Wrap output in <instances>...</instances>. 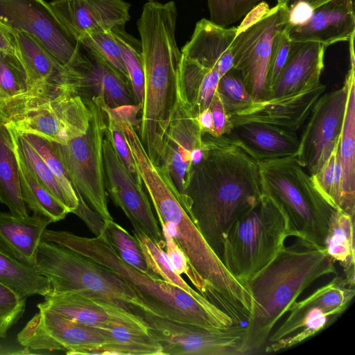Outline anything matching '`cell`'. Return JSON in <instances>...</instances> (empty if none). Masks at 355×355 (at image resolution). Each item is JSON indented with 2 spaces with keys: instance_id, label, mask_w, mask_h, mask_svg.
<instances>
[{
  "instance_id": "9c48e42d",
  "label": "cell",
  "mask_w": 355,
  "mask_h": 355,
  "mask_svg": "<svg viewBox=\"0 0 355 355\" xmlns=\"http://www.w3.org/2000/svg\"><path fill=\"white\" fill-rule=\"evenodd\" d=\"M91 111L89 125L82 136L62 144L52 141L75 188L103 221L113 220L107 207L103 156L107 115L101 96L85 101Z\"/></svg>"
},
{
  "instance_id": "8992f818",
  "label": "cell",
  "mask_w": 355,
  "mask_h": 355,
  "mask_svg": "<svg viewBox=\"0 0 355 355\" xmlns=\"http://www.w3.org/2000/svg\"><path fill=\"white\" fill-rule=\"evenodd\" d=\"M262 193L285 216L288 236L324 248L331 219L336 211L296 156L259 162Z\"/></svg>"
},
{
  "instance_id": "c3c4849f",
  "label": "cell",
  "mask_w": 355,
  "mask_h": 355,
  "mask_svg": "<svg viewBox=\"0 0 355 355\" xmlns=\"http://www.w3.org/2000/svg\"><path fill=\"white\" fill-rule=\"evenodd\" d=\"M338 144L339 141L318 172L315 175H311L320 191L333 207L335 166L338 156Z\"/></svg>"
},
{
  "instance_id": "6da1fadb",
  "label": "cell",
  "mask_w": 355,
  "mask_h": 355,
  "mask_svg": "<svg viewBox=\"0 0 355 355\" xmlns=\"http://www.w3.org/2000/svg\"><path fill=\"white\" fill-rule=\"evenodd\" d=\"M205 154L193 168L182 206L222 261L231 225L262 196L259 162L225 135L202 132Z\"/></svg>"
},
{
  "instance_id": "7a4b0ae2",
  "label": "cell",
  "mask_w": 355,
  "mask_h": 355,
  "mask_svg": "<svg viewBox=\"0 0 355 355\" xmlns=\"http://www.w3.org/2000/svg\"><path fill=\"white\" fill-rule=\"evenodd\" d=\"M125 134L159 223L168 230L184 253L192 270L206 283L208 300L226 313L234 325L247 322L252 299L246 285L227 270L209 247L158 166L149 159L135 128L127 126Z\"/></svg>"
},
{
  "instance_id": "f35d334b",
  "label": "cell",
  "mask_w": 355,
  "mask_h": 355,
  "mask_svg": "<svg viewBox=\"0 0 355 355\" xmlns=\"http://www.w3.org/2000/svg\"><path fill=\"white\" fill-rule=\"evenodd\" d=\"M104 235L119 255L127 264L146 274H155L148 267L136 238L120 225L110 220L104 221Z\"/></svg>"
},
{
  "instance_id": "ee69618b",
  "label": "cell",
  "mask_w": 355,
  "mask_h": 355,
  "mask_svg": "<svg viewBox=\"0 0 355 355\" xmlns=\"http://www.w3.org/2000/svg\"><path fill=\"white\" fill-rule=\"evenodd\" d=\"M115 29L89 34L79 44L85 50L100 55L129 80Z\"/></svg>"
},
{
  "instance_id": "277c9868",
  "label": "cell",
  "mask_w": 355,
  "mask_h": 355,
  "mask_svg": "<svg viewBox=\"0 0 355 355\" xmlns=\"http://www.w3.org/2000/svg\"><path fill=\"white\" fill-rule=\"evenodd\" d=\"M337 275L325 248L302 239L284 246L272 261L245 283L252 306L241 355L260 354L275 324L315 281Z\"/></svg>"
},
{
  "instance_id": "4316f807",
  "label": "cell",
  "mask_w": 355,
  "mask_h": 355,
  "mask_svg": "<svg viewBox=\"0 0 355 355\" xmlns=\"http://www.w3.org/2000/svg\"><path fill=\"white\" fill-rule=\"evenodd\" d=\"M236 33L237 27H223L203 18L196 24L191 39L181 50L182 55L216 69L222 76L233 67L230 46Z\"/></svg>"
},
{
  "instance_id": "44dd1931",
  "label": "cell",
  "mask_w": 355,
  "mask_h": 355,
  "mask_svg": "<svg viewBox=\"0 0 355 355\" xmlns=\"http://www.w3.org/2000/svg\"><path fill=\"white\" fill-rule=\"evenodd\" d=\"M325 90L326 86L320 83L293 94L255 101L243 112L231 116V125L252 121L297 133Z\"/></svg>"
},
{
  "instance_id": "836d02e7",
  "label": "cell",
  "mask_w": 355,
  "mask_h": 355,
  "mask_svg": "<svg viewBox=\"0 0 355 355\" xmlns=\"http://www.w3.org/2000/svg\"><path fill=\"white\" fill-rule=\"evenodd\" d=\"M100 329L107 339L100 354L162 355L160 345L148 331L123 324H112Z\"/></svg>"
},
{
  "instance_id": "680465c9",
  "label": "cell",
  "mask_w": 355,
  "mask_h": 355,
  "mask_svg": "<svg viewBox=\"0 0 355 355\" xmlns=\"http://www.w3.org/2000/svg\"><path fill=\"white\" fill-rule=\"evenodd\" d=\"M279 4H286L288 0H277Z\"/></svg>"
},
{
  "instance_id": "7dc6e473",
  "label": "cell",
  "mask_w": 355,
  "mask_h": 355,
  "mask_svg": "<svg viewBox=\"0 0 355 355\" xmlns=\"http://www.w3.org/2000/svg\"><path fill=\"white\" fill-rule=\"evenodd\" d=\"M291 45V40L285 26L275 35L272 42L266 80L268 92L267 99H268L276 80L286 64Z\"/></svg>"
},
{
  "instance_id": "9a60e30c",
  "label": "cell",
  "mask_w": 355,
  "mask_h": 355,
  "mask_svg": "<svg viewBox=\"0 0 355 355\" xmlns=\"http://www.w3.org/2000/svg\"><path fill=\"white\" fill-rule=\"evenodd\" d=\"M202 132L179 93L175 109L164 134L159 169L181 205L193 166L203 157Z\"/></svg>"
},
{
  "instance_id": "9f6ffc18",
  "label": "cell",
  "mask_w": 355,
  "mask_h": 355,
  "mask_svg": "<svg viewBox=\"0 0 355 355\" xmlns=\"http://www.w3.org/2000/svg\"><path fill=\"white\" fill-rule=\"evenodd\" d=\"M303 1L309 3L314 9L331 0H288L286 3V6L288 8H290L292 5H293L295 3Z\"/></svg>"
},
{
  "instance_id": "f546056e",
  "label": "cell",
  "mask_w": 355,
  "mask_h": 355,
  "mask_svg": "<svg viewBox=\"0 0 355 355\" xmlns=\"http://www.w3.org/2000/svg\"><path fill=\"white\" fill-rule=\"evenodd\" d=\"M341 166L342 211L355 214V76L351 79L338 144Z\"/></svg>"
},
{
  "instance_id": "60d3db41",
  "label": "cell",
  "mask_w": 355,
  "mask_h": 355,
  "mask_svg": "<svg viewBox=\"0 0 355 355\" xmlns=\"http://www.w3.org/2000/svg\"><path fill=\"white\" fill-rule=\"evenodd\" d=\"M101 98L102 107L107 115V129L113 147L135 180L143 186L124 131V121L128 114V108L125 106L110 108Z\"/></svg>"
},
{
  "instance_id": "d4e9b609",
  "label": "cell",
  "mask_w": 355,
  "mask_h": 355,
  "mask_svg": "<svg viewBox=\"0 0 355 355\" xmlns=\"http://www.w3.org/2000/svg\"><path fill=\"white\" fill-rule=\"evenodd\" d=\"M326 48L318 42L291 41L287 60L268 99L293 94L320 83Z\"/></svg>"
},
{
  "instance_id": "e0dca14e",
  "label": "cell",
  "mask_w": 355,
  "mask_h": 355,
  "mask_svg": "<svg viewBox=\"0 0 355 355\" xmlns=\"http://www.w3.org/2000/svg\"><path fill=\"white\" fill-rule=\"evenodd\" d=\"M91 115L87 103L73 91L67 89L27 109L9 123L21 132L37 135L64 144L87 132Z\"/></svg>"
},
{
  "instance_id": "816d5d0a",
  "label": "cell",
  "mask_w": 355,
  "mask_h": 355,
  "mask_svg": "<svg viewBox=\"0 0 355 355\" xmlns=\"http://www.w3.org/2000/svg\"><path fill=\"white\" fill-rule=\"evenodd\" d=\"M314 8L307 2L300 1L288 8V26H302L307 24L311 19Z\"/></svg>"
},
{
  "instance_id": "f907efd6",
  "label": "cell",
  "mask_w": 355,
  "mask_h": 355,
  "mask_svg": "<svg viewBox=\"0 0 355 355\" xmlns=\"http://www.w3.org/2000/svg\"><path fill=\"white\" fill-rule=\"evenodd\" d=\"M78 198V205L73 214L78 216L88 226L96 236L104 234V221L100 216L92 211L85 203L80 193L76 191Z\"/></svg>"
},
{
  "instance_id": "6f0895ef",
  "label": "cell",
  "mask_w": 355,
  "mask_h": 355,
  "mask_svg": "<svg viewBox=\"0 0 355 355\" xmlns=\"http://www.w3.org/2000/svg\"><path fill=\"white\" fill-rule=\"evenodd\" d=\"M0 122L1 123H9V121L6 115L3 101L1 99V92H0Z\"/></svg>"
},
{
  "instance_id": "db71d44e",
  "label": "cell",
  "mask_w": 355,
  "mask_h": 355,
  "mask_svg": "<svg viewBox=\"0 0 355 355\" xmlns=\"http://www.w3.org/2000/svg\"><path fill=\"white\" fill-rule=\"evenodd\" d=\"M0 51L16 53L14 33L0 21Z\"/></svg>"
},
{
  "instance_id": "f6af8a7d",
  "label": "cell",
  "mask_w": 355,
  "mask_h": 355,
  "mask_svg": "<svg viewBox=\"0 0 355 355\" xmlns=\"http://www.w3.org/2000/svg\"><path fill=\"white\" fill-rule=\"evenodd\" d=\"M266 0H207L209 20L227 27L243 18L252 9Z\"/></svg>"
},
{
  "instance_id": "f1b7e54d",
  "label": "cell",
  "mask_w": 355,
  "mask_h": 355,
  "mask_svg": "<svg viewBox=\"0 0 355 355\" xmlns=\"http://www.w3.org/2000/svg\"><path fill=\"white\" fill-rule=\"evenodd\" d=\"M220 77L216 69L207 68L182 55L178 93L195 118L209 107Z\"/></svg>"
},
{
  "instance_id": "ffe728a7",
  "label": "cell",
  "mask_w": 355,
  "mask_h": 355,
  "mask_svg": "<svg viewBox=\"0 0 355 355\" xmlns=\"http://www.w3.org/2000/svg\"><path fill=\"white\" fill-rule=\"evenodd\" d=\"M49 4L58 21L78 43L85 36L125 27L130 4L124 0H53Z\"/></svg>"
},
{
  "instance_id": "d6986e66",
  "label": "cell",
  "mask_w": 355,
  "mask_h": 355,
  "mask_svg": "<svg viewBox=\"0 0 355 355\" xmlns=\"http://www.w3.org/2000/svg\"><path fill=\"white\" fill-rule=\"evenodd\" d=\"M14 37L17 55L28 78L29 92L25 110L64 89L74 90L80 76L77 69L63 65L30 34L18 31Z\"/></svg>"
},
{
  "instance_id": "8d00e7d4",
  "label": "cell",
  "mask_w": 355,
  "mask_h": 355,
  "mask_svg": "<svg viewBox=\"0 0 355 355\" xmlns=\"http://www.w3.org/2000/svg\"><path fill=\"white\" fill-rule=\"evenodd\" d=\"M8 124L12 132L17 157L26 169L40 184L68 209L69 213H73L77 207L69 198L43 159L21 133L9 123Z\"/></svg>"
},
{
  "instance_id": "5bb4252c",
  "label": "cell",
  "mask_w": 355,
  "mask_h": 355,
  "mask_svg": "<svg viewBox=\"0 0 355 355\" xmlns=\"http://www.w3.org/2000/svg\"><path fill=\"white\" fill-rule=\"evenodd\" d=\"M286 4L277 3L257 22L236 34L231 46L233 68L241 74L244 86L256 101L268 96L267 75L272 42L288 20Z\"/></svg>"
},
{
  "instance_id": "d6a6232c",
  "label": "cell",
  "mask_w": 355,
  "mask_h": 355,
  "mask_svg": "<svg viewBox=\"0 0 355 355\" xmlns=\"http://www.w3.org/2000/svg\"><path fill=\"white\" fill-rule=\"evenodd\" d=\"M354 218L337 209L334 212L325 239L324 248L329 257L343 268L345 281L354 287Z\"/></svg>"
},
{
  "instance_id": "603a6c76",
  "label": "cell",
  "mask_w": 355,
  "mask_h": 355,
  "mask_svg": "<svg viewBox=\"0 0 355 355\" xmlns=\"http://www.w3.org/2000/svg\"><path fill=\"white\" fill-rule=\"evenodd\" d=\"M286 28L292 42H313L327 47L349 41L355 33L353 0H331L313 10L309 21L302 26Z\"/></svg>"
},
{
  "instance_id": "7402d4cb",
  "label": "cell",
  "mask_w": 355,
  "mask_h": 355,
  "mask_svg": "<svg viewBox=\"0 0 355 355\" xmlns=\"http://www.w3.org/2000/svg\"><path fill=\"white\" fill-rule=\"evenodd\" d=\"M37 306L38 309H50L69 319L95 328L123 324L148 331L147 325L141 316L77 292H51L44 296V301Z\"/></svg>"
},
{
  "instance_id": "8fae6325",
  "label": "cell",
  "mask_w": 355,
  "mask_h": 355,
  "mask_svg": "<svg viewBox=\"0 0 355 355\" xmlns=\"http://www.w3.org/2000/svg\"><path fill=\"white\" fill-rule=\"evenodd\" d=\"M353 46H349L350 68L343 85L320 96L303 126L296 159L311 175L318 172L340 139L349 83L355 76Z\"/></svg>"
},
{
  "instance_id": "5b68a950",
  "label": "cell",
  "mask_w": 355,
  "mask_h": 355,
  "mask_svg": "<svg viewBox=\"0 0 355 355\" xmlns=\"http://www.w3.org/2000/svg\"><path fill=\"white\" fill-rule=\"evenodd\" d=\"M43 239L66 248L96 263L128 285L147 311L172 320L208 327L234 325L223 311L211 310L179 287L156 274H146L125 263L105 235L88 238L67 231L46 230Z\"/></svg>"
},
{
  "instance_id": "d590c367",
  "label": "cell",
  "mask_w": 355,
  "mask_h": 355,
  "mask_svg": "<svg viewBox=\"0 0 355 355\" xmlns=\"http://www.w3.org/2000/svg\"><path fill=\"white\" fill-rule=\"evenodd\" d=\"M0 282L26 298L33 295L44 297L52 292L46 277L1 250Z\"/></svg>"
},
{
  "instance_id": "7bdbcfd3",
  "label": "cell",
  "mask_w": 355,
  "mask_h": 355,
  "mask_svg": "<svg viewBox=\"0 0 355 355\" xmlns=\"http://www.w3.org/2000/svg\"><path fill=\"white\" fill-rule=\"evenodd\" d=\"M19 132L43 159L73 204L78 207V198L75 188L63 164L57 155L52 142L37 135L27 132Z\"/></svg>"
},
{
  "instance_id": "cb8c5ba5",
  "label": "cell",
  "mask_w": 355,
  "mask_h": 355,
  "mask_svg": "<svg viewBox=\"0 0 355 355\" xmlns=\"http://www.w3.org/2000/svg\"><path fill=\"white\" fill-rule=\"evenodd\" d=\"M224 135L258 162L296 156L300 144L295 132L252 121L232 124Z\"/></svg>"
},
{
  "instance_id": "3957f363",
  "label": "cell",
  "mask_w": 355,
  "mask_h": 355,
  "mask_svg": "<svg viewBox=\"0 0 355 355\" xmlns=\"http://www.w3.org/2000/svg\"><path fill=\"white\" fill-rule=\"evenodd\" d=\"M174 1H148L137 21L144 74V96L139 112L138 136L150 161L159 165L164 134L178 98L182 57L175 30Z\"/></svg>"
},
{
  "instance_id": "83f0119b",
  "label": "cell",
  "mask_w": 355,
  "mask_h": 355,
  "mask_svg": "<svg viewBox=\"0 0 355 355\" xmlns=\"http://www.w3.org/2000/svg\"><path fill=\"white\" fill-rule=\"evenodd\" d=\"M52 221L42 216H21L0 211V250L34 268L44 231Z\"/></svg>"
},
{
  "instance_id": "91938a15",
  "label": "cell",
  "mask_w": 355,
  "mask_h": 355,
  "mask_svg": "<svg viewBox=\"0 0 355 355\" xmlns=\"http://www.w3.org/2000/svg\"><path fill=\"white\" fill-rule=\"evenodd\" d=\"M148 1H155L156 0H148Z\"/></svg>"
},
{
  "instance_id": "ac0fdd59",
  "label": "cell",
  "mask_w": 355,
  "mask_h": 355,
  "mask_svg": "<svg viewBox=\"0 0 355 355\" xmlns=\"http://www.w3.org/2000/svg\"><path fill=\"white\" fill-rule=\"evenodd\" d=\"M105 187L113 202L131 222L163 249L165 241L150 204L148 197L121 161L106 128L103 140Z\"/></svg>"
},
{
  "instance_id": "11a10c76",
  "label": "cell",
  "mask_w": 355,
  "mask_h": 355,
  "mask_svg": "<svg viewBox=\"0 0 355 355\" xmlns=\"http://www.w3.org/2000/svg\"><path fill=\"white\" fill-rule=\"evenodd\" d=\"M196 119L202 132L211 134L213 130V120L209 108L201 112L196 117Z\"/></svg>"
},
{
  "instance_id": "30bf717a",
  "label": "cell",
  "mask_w": 355,
  "mask_h": 355,
  "mask_svg": "<svg viewBox=\"0 0 355 355\" xmlns=\"http://www.w3.org/2000/svg\"><path fill=\"white\" fill-rule=\"evenodd\" d=\"M355 295L354 287L336 277L304 300L295 301L288 316L270 334L263 352L275 353L293 347L312 338L343 313Z\"/></svg>"
},
{
  "instance_id": "f5cc1de1",
  "label": "cell",
  "mask_w": 355,
  "mask_h": 355,
  "mask_svg": "<svg viewBox=\"0 0 355 355\" xmlns=\"http://www.w3.org/2000/svg\"><path fill=\"white\" fill-rule=\"evenodd\" d=\"M270 10L266 1H262L252 9L243 18V20L237 27V33L245 30L260 20Z\"/></svg>"
},
{
  "instance_id": "4fadbf2b",
  "label": "cell",
  "mask_w": 355,
  "mask_h": 355,
  "mask_svg": "<svg viewBox=\"0 0 355 355\" xmlns=\"http://www.w3.org/2000/svg\"><path fill=\"white\" fill-rule=\"evenodd\" d=\"M0 21L13 33L32 35L63 65L80 69L89 64L80 44L67 33L45 0H0Z\"/></svg>"
},
{
  "instance_id": "2e32d148",
  "label": "cell",
  "mask_w": 355,
  "mask_h": 355,
  "mask_svg": "<svg viewBox=\"0 0 355 355\" xmlns=\"http://www.w3.org/2000/svg\"><path fill=\"white\" fill-rule=\"evenodd\" d=\"M26 349L62 351L67 354H99L107 343L100 328L69 319L55 311L39 309L17 336Z\"/></svg>"
},
{
  "instance_id": "7c38bea8",
  "label": "cell",
  "mask_w": 355,
  "mask_h": 355,
  "mask_svg": "<svg viewBox=\"0 0 355 355\" xmlns=\"http://www.w3.org/2000/svg\"><path fill=\"white\" fill-rule=\"evenodd\" d=\"M141 316L162 355H241L245 327L200 326L159 317L143 311Z\"/></svg>"
},
{
  "instance_id": "484cf974",
  "label": "cell",
  "mask_w": 355,
  "mask_h": 355,
  "mask_svg": "<svg viewBox=\"0 0 355 355\" xmlns=\"http://www.w3.org/2000/svg\"><path fill=\"white\" fill-rule=\"evenodd\" d=\"M86 51L89 63L80 71L77 94L84 101L101 96L110 108L137 105L130 81L100 55Z\"/></svg>"
},
{
  "instance_id": "bcb514c9",
  "label": "cell",
  "mask_w": 355,
  "mask_h": 355,
  "mask_svg": "<svg viewBox=\"0 0 355 355\" xmlns=\"http://www.w3.org/2000/svg\"><path fill=\"white\" fill-rule=\"evenodd\" d=\"M26 299L0 282V338H5L9 329L22 317Z\"/></svg>"
},
{
  "instance_id": "b9f144b4",
  "label": "cell",
  "mask_w": 355,
  "mask_h": 355,
  "mask_svg": "<svg viewBox=\"0 0 355 355\" xmlns=\"http://www.w3.org/2000/svg\"><path fill=\"white\" fill-rule=\"evenodd\" d=\"M216 93L229 118L256 101L246 90L240 73L233 67L220 77Z\"/></svg>"
},
{
  "instance_id": "ab89813d",
  "label": "cell",
  "mask_w": 355,
  "mask_h": 355,
  "mask_svg": "<svg viewBox=\"0 0 355 355\" xmlns=\"http://www.w3.org/2000/svg\"><path fill=\"white\" fill-rule=\"evenodd\" d=\"M115 31L136 103L142 106L144 74L140 40L128 33L124 27L117 28Z\"/></svg>"
},
{
  "instance_id": "52a82bcc",
  "label": "cell",
  "mask_w": 355,
  "mask_h": 355,
  "mask_svg": "<svg viewBox=\"0 0 355 355\" xmlns=\"http://www.w3.org/2000/svg\"><path fill=\"white\" fill-rule=\"evenodd\" d=\"M34 268L52 292H77L141 316L147 311L133 290L108 270L66 248L42 239Z\"/></svg>"
},
{
  "instance_id": "74e56055",
  "label": "cell",
  "mask_w": 355,
  "mask_h": 355,
  "mask_svg": "<svg viewBox=\"0 0 355 355\" xmlns=\"http://www.w3.org/2000/svg\"><path fill=\"white\" fill-rule=\"evenodd\" d=\"M18 161L21 193L26 207L52 223L64 219L69 213L68 209L39 184L19 157Z\"/></svg>"
},
{
  "instance_id": "ba28073f",
  "label": "cell",
  "mask_w": 355,
  "mask_h": 355,
  "mask_svg": "<svg viewBox=\"0 0 355 355\" xmlns=\"http://www.w3.org/2000/svg\"><path fill=\"white\" fill-rule=\"evenodd\" d=\"M288 236L284 215L262 193L258 202L227 231L222 262L245 284L272 261Z\"/></svg>"
},
{
  "instance_id": "681fc988",
  "label": "cell",
  "mask_w": 355,
  "mask_h": 355,
  "mask_svg": "<svg viewBox=\"0 0 355 355\" xmlns=\"http://www.w3.org/2000/svg\"><path fill=\"white\" fill-rule=\"evenodd\" d=\"M213 120L211 135L220 137L228 132L232 125L229 116L225 112L221 101L216 92L209 107Z\"/></svg>"
},
{
  "instance_id": "e575fe53",
  "label": "cell",
  "mask_w": 355,
  "mask_h": 355,
  "mask_svg": "<svg viewBox=\"0 0 355 355\" xmlns=\"http://www.w3.org/2000/svg\"><path fill=\"white\" fill-rule=\"evenodd\" d=\"M133 235L137 240L149 268L164 281L172 284L193 297L204 306L214 311L221 310L199 292L193 289L171 264L166 252L153 241L139 228H133Z\"/></svg>"
},
{
  "instance_id": "4dcf8cb0",
  "label": "cell",
  "mask_w": 355,
  "mask_h": 355,
  "mask_svg": "<svg viewBox=\"0 0 355 355\" xmlns=\"http://www.w3.org/2000/svg\"><path fill=\"white\" fill-rule=\"evenodd\" d=\"M0 202L10 211L28 216L21 193L19 161L15 141L8 123L0 122Z\"/></svg>"
},
{
  "instance_id": "1f68e13d",
  "label": "cell",
  "mask_w": 355,
  "mask_h": 355,
  "mask_svg": "<svg viewBox=\"0 0 355 355\" xmlns=\"http://www.w3.org/2000/svg\"><path fill=\"white\" fill-rule=\"evenodd\" d=\"M0 92L10 122L26 110L29 92L27 75L17 54L0 51Z\"/></svg>"
}]
</instances>
